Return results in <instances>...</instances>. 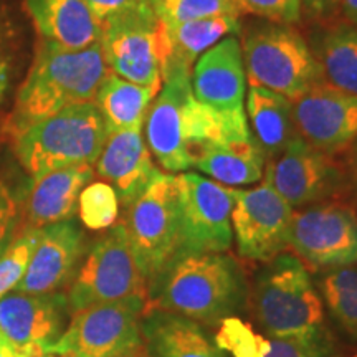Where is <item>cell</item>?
<instances>
[{
    "mask_svg": "<svg viewBox=\"0 0 357 357\" xmlns=\"http://www.w3.org/2000/svg\"><path fill=\"white\" fill-rule=\"evenodd\" d=\"M147 291L149 307L213 328L247 307L250 288L234 257L205 252L177 257L147 284Z\"/></svg>",
    "mask_w": 357,
    "mask_h": 357,
    "instance_id": "6da1fadb",
    "label": "cell"
},
{
    "mask_svg": "<svg viewBox=\"0 0 357 357\" xmlns=\"http://www.w3.org/2000/svg\"><path fill=\"white\" fill-rule=\"evenodd\" d=\"M109 73L100 42L71 50L42 40L33 66L17 96L13 131L42 121L70 106L95 101Z\"/></svg>",
    "mask_w": 357,
    "mask_h": 357,
    "instance_id": "7a4b0ae2",
    "label": "cell"
},
{
    "mask_svg": "<svg viewBox=\"0 0 357 357\" xmlns=\"http://www.w3.org/2000/svg\"><path fill=\"white\" fill-rule=\"evenodd\" d=\"M253 318L271 339L331 341L324 303L298 257L280 253L258 271L248 291Z\"/></svg>",
    "mask_w": 357,
    "mask_h": 357,
    "instance_id": "3957f363",
    "label": "cell"
},
{
    "mask_svg": "<svg viewBox=\"0 0 357 357\" xmlns=\"http://www.w3.org/2000/svg\"><path fill=\"white\" fill-rule=\"evenodd\" d=\"M95 101L70 106L15 132V154L32 177L79 164H95L108 139Z\"/></svg>",
    "mask_w": 357,
    "mask_h": 357,
    "instance_id": "277c9868",
    "label": "cell"
},
{
    "mask_svg": "<svg viewBox=\"0 0 357 357\" xmlns=\"http://www.w3.org/2000/svg\"><path fill=\"white\" fill-rule=\"evenodd\" d=\"M242 53L247 82L296 100L319 82L310 43L294 25L268 20L242 26Z\"/></svg>",
    "mask_w": 357,
    "mask_h": 357,
    "instance_id": "5b68a950",
    "label": "cell"
},
{
    "mask_svg": "<svg viewBox=\"0 0 357 357\" xmlns=\"http://www.w3.org/2000/svg\"><path fill=\"white\" fill-rule=\"evenodd\" d=\"M132 253L147 284L178 257L177 178L159 172L128 205L123 222Z\"/></svg>",
    "mask_w": 357,
    "mask_h": 357,
    "instance_id": "8992f818",
    "label": "cell"
},
{
    "mask_svg": "<svg viewBox=\"0 0 357 357\" xmlns=\"http://www.w3.org/2000/svg\"><path fill=\"white\" fill-rule=\"evenodd\" d=\"M146 306L144 296H131L73 311L70 326L47 354L114 357L142 347L141 318Z\"/></svg>",
    "mask_w": 357,
    "mask_h": 357,
    "instance_id": "52a82bcc",
    "label": "cell"
},
{
    "mask_svg": "<svg viewBox=\"0 0 357 357\" xmlns=\"http://www.w3.org/2000/svg\"><path fill=\"white\" fill-rule=\"evenodd\" d=\"M100 45L111 73L160 91L169 38L153 7L102 24Z\"/></svg>",
    "mask_w": 357,
    "mask_h": 357,
    "instance_id": "ba28073f",
    "label": "cell"
},
{
    "mask_svg": "<svg viewBox=\"0 0 357 357\" xmlns=\"http://www.w3.org/2000/svg\"><path fill=\"white\" fill-rule=\"evenodd\" d=\"M265 181L293 208L346 200L344 160L321 153L296 136L283 153L266 159Z\"/></svg>",
    "mask_w": 357,
    "mask_h": 357,
    "instance_id": "9c48e42d",
    "label": "cell"
},
{
    "mask_svg": "<svg viewBox=\"0 0 357 357\" xmlns=\"http://www.w3.org/2000/svg\"><path fill=\"white\" fill-rule=\"evenodd\" d=\"M131 296L147 298V281L121 222L93 245L66 301L71 310L78 311Z\"/></svg>",
    "mask_w": 357,
    "mask_h": 357,
    "instance_id": "30bf717a",
    "label": "cell"
},
{
    "mask_svg": "<svg viewBox=\"0 0 357 357\" xmlns=\"http://www.w3.org/2000/svg\"><path fill=\"white\" fill-rule=\"evenodd\" d=\"M178 192V257L225 252L231 247L234 189L195 172H181Z\"/></svg>",
    "mask_w": 357,
    "mask_h": 357,
    "instance_id": "8fae6325",
    "label": "cell"
},
{
    "mask_svg": "<svg viewBox=\"0 0 357 357\" xmlns=\"http://www.w3.org/2000/svg\"><path fill=\"white\" fill-rule=\"evenodd\" d=\"M288 248L316 271L357 263V213L346 200L293 212Z\"/></svg>",
    "mask_w": 357,
    "mask_h": 357,
    "instance_id": "7c38bea8",
    "label": "cell"
},
{
    "mask_svg": "<svg viewBox=\"0 0 357 357\" xmlns=\"http://www.w3.org/2000/svg\"><path fill=\"white\" fill-rule=\"evenodd\" d=\"M293 207L266 182L255 189H234L231 230L238 255L268 263L288 248Z\"/></svg>",
    "mask_w": 357,
    "mask_h": 357,
    "instance_id": "4fadbf2b",
    "label": "cell"
},
{
    "mask_svg": "<svg viewBox=\"0 0 357 357\" xmlns=\"http://www.w3.org/2000/svg\"><path fill=\"white\" fill-rule=\"evenodd\" d=\"M68 301L60 294L0 298V356L42 357L61 336Z\"/></svg>",
    "mask_w": 357,
    "mask_h": 357,
    "instance_id": "5bb4252c",
    "label": "cell"
},
{
    "mask_svg": "<svg viewBox=\"0 0 357 357\" xmlns=\"http://www.w3.org/2000/svg\"><path fill=\"white\" fill-rule=\"evenodd\" d=\"M291 102L298 136L314 149L341 155L357 141V96L319 79Z\"/></svg>",
    "mask_w": 357,
    "mask_h": 357,
    "instance_id": "9a60e30c",
    "label": "cell"
},
{
    "mask_svg": "<svg viewBox=\"0 0 357 357\" xmlns=\"http://www.w3.org/2000/svg\"><path fill=\"white\" fill-rule=\"evenodd\" d=\"M190 95V71L166 68L162 71V88L147 111L146 144L159 166L167 172H187L192 169L182 136V116Z\"/></svg>",
    "mask_w": 357,
    "mask_h": 357,
    "instance_id": "2e32d148",
    "label": "cell"
},
{
    "mask_svg": "<svg viewBox=\"0 0 357 357\" xmlns=\"http://www.w3.org/2000/svg\"><path fill=\"white\" fill-rule=\"evenodd\" d=\"M83 253V231L63 220L38 229V242L15 289L25 294H50L65 284Z\"/></svg>",
    "mask_w": 357,
    "mask_h": 357,
    "instance_id": "e0dca14e",
    "label": "cell"
},
{
    "mask_svg": "<svg viewBox=\"0 0 357 357\" xmlns=\"http://www.w3.org/2000/svg\"><path fill=\"white\" fill-rule=\"evenodd\" d=\"M192 95L217 109L243 108L247 95L242 43L236 35L223 38L195 61L190 71Z\"/></svg>",
    "mask_w": 357,
    "mask_h": 357,
    "instance_id": "ac0fdd59",
    "label": "cell"
},
{
    "mask_svg": "<svg viewBox=\"0 0 357 357\" xmlns=\"http://www.w3.org/2000/svg\"><path fill=\"white\" fill-rule=\"evenodd\" d=\"M159 172L142 129L109 132L96 160V174L113 185L119 202L126 207L139 197Z\"/></svg>",
    "mask_w": 357,
    "mask_h": 357,
    "instance_id": "d6986e66",
    "label": "cell"
},
{
    "mask_svg": "<svg viewBox=\"0 0 357 357\" xmlns=\"http://www.w3.org/2000/svg\"><path fill=\"white\" fill-rule=\"evenodd\" d=\"M141 334L149 357H227L202 324L171 311L146 307Z\"/></svg>",
    "mask_w": 357,
    "mask_h": 357,
    "instance_id": "ffe728a7",
    "label": "cell"
},
{
    "mask_svg": "<svg viewBox=\"0 0 357 357\" xmlns=\"http://www.w3.org/2000/svg\"><path fill=\"white\" fill-rule=\"evenodd\" d=\"M93 174L91 164H79L33 177L25 205L30 229L71 220L78 211L79 194L91 182Z\"/></svg>",
    "mask_w": 357,
    "mask_h": 357,
    "instance_id": "44dd1931",
    "label": "cell"
},
{
    "mask_svg": "<svg viewBox=\"0 0 357 357\" xmlns=\"http://www.w3.org/2000/svg\"><path fill=\"white\" fill-rule=\"evenodd\" d=\"M26 8L45 40L71 50L100 42V22L86 0H26Z\"/></svg>",
    "mask_w": 357,
    "mask_h": 357,
    "instance_id": "7402d4cb",
    "label": "cell"
},
{
    "mask_svg": "<svg viewBox=\"0 0 357 357\" xmlns=\"http://www.w3.org/2000/svg\"><path fill=\"white\" fill-rule=\"evenodd\" d=\"M321 82L357 96V29L336 20L318 25L310 40Z\"/></svg>",
    "mask_w": 357,
    "mask_h": 357,
    "instance_id": "603a6c76",
    "label": "cell"
},
{
    "mask_svg": "<svg viewBox=\"0 0 357 357\" xmlns=\"http://www.w3.org/2000/svg\"><path fill=\"white\" fill-rule=\"evenodd\" d=\"M245 106L250 129L266 159L283 153L284 147L298 136L293 119V102L283 95L248 84Z\"/></svg>",
    "mask_w": 357,
    "mask_h": 357,
    "instance_id": "cb8c5ba5",
    "label": "cell"
},
{
    "mask_svg": "<svg viewBox=\"0 0 357 357\" xmlns=\"http://www.w3.org/2000/svg\"><path fill=\"white\" fill-rule=\"evenodd\" d=\"M266 155L255 137L211 147L200 155L195 169L223 185H250L265 174Z\"/></svg>",
    "mask_w": 357,
    "mask_h": 357,
    "instance_id": "d4e9b609",
    "label": "cell"
},
{
    "mask_svg": "<svg viewBox=\"0 0 357 357\" xmlns=\"http://www.w3.org/2000/svg\"><path fill=\"white\" fill-rule=\"evenodd\" d=\"M240 30H242L240 15L207 17V19L190 20L169 26V58L164 65V70L178 68L192 71L195 61L208 48L222 42L223 38L238 35Z\"/></svg>",
    "mask_w": 357,
    "mask_h": 357,
    "instance_id": "484cf974",
    "label": "cell"
},
{
    "mask_svg": "<svg viewBox=\"0 0 357 357\" xmlns=\"http://www.w3.org/2000/svg\"><path fill=\"white\" fill-rule=\"evenodd\" d=\"M158 93L159 89L131 83L109 71L98 89L95 105L105 119L108 132L142 129L147 111Z\"/></svg>",
    "mask_w": 357,
    "mask_h": 357,
    "instance_id": "4316f807",
    "label": "cell"
},
{
    "mask_svg": "<svg viewBox=\"0 0 357 357\" xmlns=\"http://www.w3.org/2000/svg\"><path fill=\"white\" fill-rule=\"evenodd\" d=\"M314 283L334 323L357 339V263L321 270Z\"/></svg>",
    "mask_w": 357,
    "mask_h": 357,
    "instance_id": "83f0119b",
    "label": "cell"
},
{
    "mask_svg": "<svg viewBox=\"0 0 357 357\" xmlns=\"http://www.w3.org/2000/svg\"><path fill=\"white\" fill-rule=\"evenodd\" d=\"M155 17L164 25L174 26L184 22L218 15H240L235 0H149Z\"/></svg>",
    "mask_w": 357,
    "mask_h": 357,
    "instance_id": "f1b7e54d",
    "label": "cell"
},
{
    "mask_svg": "<svg viewBox=\"0 0 357 357\" xmlns=\"http://www.w3.org/2000/svg\"><path fill=\"white\" fill-rule=\"evenodd\" d=\"M78 212L89 230H105L114 225L119 215V199L108 182H91L82 190Z\"/></svg>",
    "mask_w": 357,
    "mask_h": 357,
    "instance_id": "f546056e",
    "label": "cell"
},
{
    "mask_svg": "<svg viewBox=\"0 0 357 357\" xmlns=\"http://www.w3.org/2000/svg\"><path fill=\"white\" fill-rule=\"evenodd\" d=\"M215 342L231 357H265L271 347V339L257 334L252 326L236 316L218 324Z\"/></svg>",
    "mask_w": 357,
    "mask_h": 357,
    "instance_id": "4dcf8cb0",
    "label": "cell"
},
{
    "mask_svg": "<svg viewBox=\"0 0 357 357\" xmlns=\"http://www.w3.org/2000/svg\"><path fill=\"white\" fill-rule=\"evenodd\" d=\"M38 242V229H26L0 257V298L19 284Z\"/></svg>",
    "mask_w": 357,
    "mask_h": 357,
    "instance_id": "1f68e13d",
    "label": "cell"
},
{
    "mask_svg": "<svg viewBox=\"0 0 357 357\" xmlns=\"http://www.w3.org/2000/svg\"><path fill=\"white\" fill-rule=\"evenodd\" d=\"M240 12L275 24L296 25L301 22L300 0H235Z\"/></svg>",
    "mask_w": 357,
    "mask_h": 357,
    "instance_id": "d6a6232c",
    "label": "cell"
},
{
    "mask_svg": "<svg viewBox=\"0 0 357 357\" xmlns=\"http://www.w3.org/2000/svg\"><path fill=\"white\" fill-rule=\"evenodd\" d=\"M333 341H301V339H271L265 357H331Z\"/></svg>",
    "mask_w": 357,
    "mask_h": 357,
    "instance_id": "836d02e7",
    "label": "cell"
},
{
    "mask_svg": "<svg viewBox=\"0 0 357 357\" xmlns=\"http://www.w3.org/2000/svg\"><path fill=\"white\" fill-rule=\"evenodd\" d=\"M86 3L100 22V26L106 22L121 19L124 15L142 12L151 7L149 0H86Z\"/></svg>",
    "mask_w": 357,
    "mask_h": 357,
    "instance_id": "e575fe53",
    "label": "cell"
},
{
    "mask_svg": "<svg viewBox=\"0 0 357 357\" xmlns=\"http://www.w3.org/2000/svg\"><path fill=\"white\" fill-rule=\"evenodd\" d=\"M301 20L318 26L339 20L341 0H300Z\"/></svg>",
    "mask_w": 357,
    "mask_h": 357,
    "instance_id": "d590c367",
    "label": "cell"
},
{
    "mask_svg": "<svg viewBox=\"0 0 357 357\" xmlns=\"http://www.w3.org/2000/svg\"><path fill=\"white\" fill-rule=\"evenodd\" d=\"M17 215V200L10 187L0 181V248L6 242L8 231L12 229L13 218Z\"/></svg>",
    "mask_w": 357,
    "mask_h": 357,
    "instance_id": "8d00e7d4",
    "label": "cell"
},
{
    "mask_svg": "<svg viewBox=\"0 0 357 357\" xmlns=\"http://www.w3.org/2000/svg\"><path fill=\"white\" fill-rule=\"evenodd\" d=\"M342 160H344L346 177H347V194L346 202L351 204L357 213V141L352 144L346 153H342Z\"/></svg>",
    "mask_w": 357,
    "mask_h": 357,
    "instance_id": "74e56055",
    "label": "cell"
},
{
    "mask_svg": "<svg viewBox=\"0 0 357 357\" xmlns=\"http://www.w3.org/2000/svg\"><path fill=\"white\" fill-rule=\"evenodd\" d=\"M339 20L357 29V0H341Z\"/></svg>",
    "mask_w": 357,
    "mask_h": 357,
    "instance_id": "f35d334b",
    "label": "cell"
},
{
    "mask_svg": "<svg viewBox=\"0 0 357 357\" xmlns=\"http://www.w3.org/2000/svg\"><path fill=\"white\" fill-rule=\"evenodd\" d=\"M7 86H8V68H7L6 60H3L2 55H0V102H2L3 96H6Z\"/></svg>",
    "mask_w": 357,
    "mask_h": 357,
    "instance_id": "ab89813d",
    "label": "cell"
},
{
    "mask_svg": "<svg viewBox=\"0 0 357 357\" xmlns=\"http://www.w3.org/2000/svg\"><path fill=\"white\" fill-rule=\"evenodd\" d=\"M114 357H149L146 352V347H137V349H134L131 352H126V354H119V356H114Z\"/></svg>",
    "mask_w": 357,
    "mask_h": 357,
    "instance_id": "60d3db41",
    "label": "cell"
},
{
    "mask_svg": "<svg viewBox=\"0 0 357 357\" xmlns=\"http://www.w3.org/2000/svg\"><path fill=\"white\" fill-rule=\"evenodd\" d=\"M42 357H53V356H48V354H45V356H42Z\"/></svg>",
    "mask_w": 357,
    "mask_h": 357,
    "instance_id": "b9f144b4",
    "label": "cell"
},
{
    "mask_svg": "<svg viewBox=\"0 0 357 357\" xmlns=\"http://www.w3.org/2000/svg\"><path fill=\"white\" fill-rule=\"evenodd\" d=\"M0 357H2V356H0Z\"/></svg>",
    "mask_w": 357,
    "mask_h": 357,
    "instance_id": "7bdbcfd3",
    "label": "cell"
},
{
    "mask_svg": "<svg viewBox=\"0 0 357 357\" xmlns=\"http://www.w3.org/2000/svg\"><path fill=\"white\" fill-rule=\"evenodd\" d=\"M356 357H357V356H356Z\"/></svg>",
    "mask_w": 357,
    "mask_h": 357,
    "instance_id": "ee69618b",
    "label": "cell"
}]
</instances>
